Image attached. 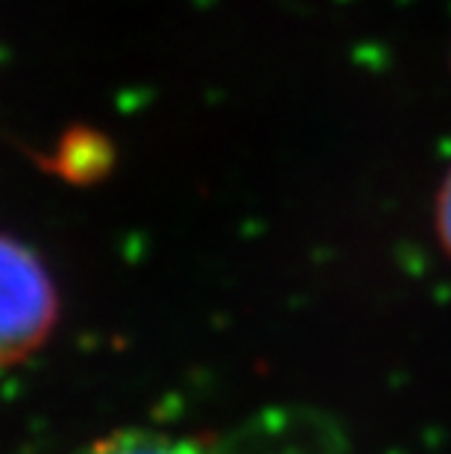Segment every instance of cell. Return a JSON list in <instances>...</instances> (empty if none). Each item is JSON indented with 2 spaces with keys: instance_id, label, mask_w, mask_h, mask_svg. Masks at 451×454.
I'll return each instance as SVG.
<instances>
[{
  "instance_id": "obj_1",
  "label": "cell",
  "mask_w": 451,
  "mask_h": 454,
  "mask_svg": "<svg viewBox=\"0 0 451 454\" xmlns=\"http://www.w3.org/2000/svg\"><path fill=\"white\" fill-rule=\"evenodd\" d=\"M329 440V434H320V419L264 413L235 434L211 440L159 428H121L74 454H308Z\"/></svg>"
},
{
  "instance_id": "obj_2",
  "label": "cell",
  "mask_w": 451,
  "mask_h": 454,
  "mask_svg": "<svg viewBox=\"0 0 451 454\" xmlns=\"http://www.w3.org/2000/svg\"><path fill=\"white\" fill-rule=\"evenodd\" d=\"M59 323V291L42 255L0 235V372L44 349Z\"/></svg>"
},
{
  "instance_id": "obj_4",
  "label": "cell",
  "mask_w": 451,
  "mask_h": 454,
  "mask_svg": "<svg viewBox=\"0 0 451 454\" xmlns=\"http://www.w3.org/2000/svg\"><path fill=\"white\" fill-rule=\"evenodd\" d=\"M434 231L443 253L451 258V168L443 176V182H439L434 197Z\"/></svg>"
},
{
  "instance_id": "obj_3",
  "label": "cell",
  "mask_w": 451,
  "mask_h": 454,
  "mask_svg": "<svg viewBox=\"0 0 451 454\" xmlns=\"http://www.w3.org/2000/svg\"><path fill=\"white\" fill-rule=\"evenodd\" d=\"M103 161H109V153H103V141H97L94 135H76V141L74 138L65 141L56 168H59L65 176L82 179V176H89V173H97Z\"/></svg>"
}]
</instances>
